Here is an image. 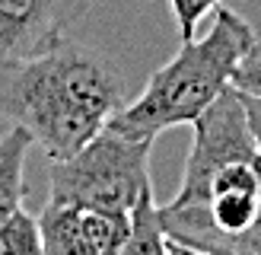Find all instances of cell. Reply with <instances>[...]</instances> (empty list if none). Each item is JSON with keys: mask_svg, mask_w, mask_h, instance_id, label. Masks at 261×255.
Listing matches in <instances>:
<instances>
[{"mask_svg": "<svg viewBox=\"0 0 261 255\" xmlns=\"http://www.w3.org/2000/svg\"><path fill=\"white\" fill-rule=\"evenodd\" d=\"M232 86L245 96H258L261 99V42H255L245 58L239 61L236 73H232Z\"/></svg>", "mask_w": 261, "mask_h": 255, "instance_id": "9c48e42d", "label": "cell"}, {"mask_svg": "<svg viewBox=\"0 0 261 255\" xmlns=\"http://www.w3.org/2000/svg\"><path fill=\"white\" fill-rule=\"evenodd\" d=\"M258 42L252 22L232 7H217L204 35L185 38L160 70L150 73L137 99L124 102L109 118V128L130 137H150L178 124H191L211 102L232 86L239 61Z\"/></svg>", "mask_w": 261, "mask_h": 255, "instance_id": "7a4b0ae2", "label": "cell"}, {"mask_svg": "<svg viewBox=\"0 0 261 255\" xmlns=\"http://www.w3.org/2000/svg\"><path fill=\"white\" fill-rule=\"evenodd\" d=\"M217 7H223V0H169V10H172V19L178 26L181 42L198 35L201 26L207 22V16L217 13Z\"/></svg>", "mask_w": 261, "mask_h": 255, "instance_id": "ba28073f", "label": "cell"}, {"mask_svg": "<svg viewBox=\"0 0 261 255\" xmlns=\"http://www.w3.org/2000/svg\"><path fill=\"white\" fill-rule=\"evenodd\" d=\"M150 150V137H130L106 124L73 157L48 160V201L130 214L153 191Z\"/></svg>", "mask_w": 261, "mask_h": 255, "instance_id": "3957f363", "label": "cell"}, {"mask_svg": "<svg viewBox=\"0 0 261 255\" xmlns=\"http://www.w3.org/2000/svg\"><path fill=\"white\" fill-rule=\"evenodd\" d=\"M86 4L89 0H0V61L48 48Z\"/></svg>", "mask_w": 261, "mask_h": 255, "instance_id": "5b68a950", "label": "cell"}, {"mask_svg": "<svg viewBox=\"0 0 261 255\" xmlns=\"http://www.w3.org/2000/svg\"><path fill=\"white\" fill-rule=\"evenodd\" d=\"M45 255H121L130 214L48 201L38 214Z\"/></svg>", "mask_w": 261, "mask_h": 255, "instance_id": "277c9868", "label": "cell"}, {"mask_svg": "<svg viewBox=\"0 0 261 255\" xmlns=\"http://www.w3.org/2000/svg\"><path fill=\"white\" fill-rule=\"evenodd\" d=\"M0 255H45L42 223L25 208L0 220Z\"/></svg>", "mask_w": 261, "mask_h": 255, "instance_id": "52a82bcc", "label": "cell"}, {"mask_svg": "<svg viewBox=\"0 0 261 255\" xmlns=\"http://www.w3.org/2000/svg\"><path fill=\"white\" fill-rule=\"evenodd\" d=\"M245 112H249V124H252V134L258 140V153H261V99L258 96H245Z\"/></svg>", "mask_w": 261, "mask_h": 255, "instance_id": "30bf717a", "label": "cell"}, {"mask_svg": "<svg viewBox=\"0 0 261 255\" xmlns=\"http://www.w3.org/2000/svg\"><path fill=\"white\" fill-rule=\"evenodd\" d=\"M124 106L106 55L61 35L29 58L0 61V118L32 134L48 160H67Z\"/></svg>", "mask_w": 261, "mask_h": 255, "instance_id": "6da1fadb", "label": "cell"}, {"mask_svg": "<svg viewBox=\"0 0 261 255\" xmlns=\"http://www.w3.org/2000/svg\"><path fill=\"white\" fill-rule=\"evenodd\" d=\"M181 252L185 255H214V252H198V249H185V246H181Z\"/></svg>", "mask_w": 261, "mask_h": 255, "instance_id": "8fae6325", "label": "cell"}, {"mask_svg": "<svg viewBox=\"0 0 261 255\" xmlns=\"http://www.w3.org/2000/svg\"><path fill=\"white\" fill-rule=\"evenodd\" d=\"M32 147V134L13 124L0 134V220L22 208L25 201V153Z\"/></svg>", "mask_w": 261, "mask_h": 255, "instance_id": "8992f818", "label": "cell"}]
</instances>
